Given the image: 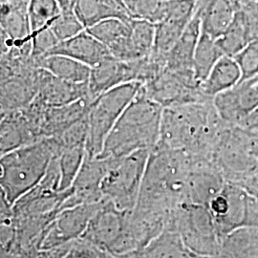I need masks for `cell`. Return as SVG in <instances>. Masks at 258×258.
<instances>
[{
  "instance_id": "cell-16",
  "label": "cell",
  "mask_w": 258,
  "mask_h": 258,
  "mask_svg": "<svg viewBox=\"0 0 258 258\" xmlns=\"http://www.w3.org/2000/svg\"><path fill=\"white\" fill-rule=\"evenodd\" d=\"M89 96L88 83H74L60 80L40 68L38 93L35 98L48 107L66 105Z\"/></svg>"
},
{
  "instance_id": "cell-32",
  "label": "cell",
  "mask_w": 258,
  "mask_h": 258,
  "mask_svg": "<svg viewBox=\"0 0 258 258\" xmlns=\"http://www.w3.org/2000/svg\"><path fill=\"white\" fill-rule=\"evenodd\" d=\"M169 0H131L128 8L134 19H145L154 24L162 21Z\"/></svg>"
},
{
  "instance_id": "cell-3",
  "label": "cell",
  "mask_w": 258,
  "mask_h": 258,
  "mask_svg": "<svg viewBox=\"0 0 258 258\" xmlns=\"http://www.w3.org/2000/svg\"><path fill=\"white\" fill-rule=\"evenodd\" d=\"M163 110L164 107L149 99L141 87L111 130L98 157L117 159L139 150L154 149L160 140Z\"/></svg>"
},
{
  "instance_id": "cell-21",
  "label": "cell",
  "mask_w": 258,
  "mask_h": 258,
  "mask_svg": "<svg viewBox=\"0 0 258 258\" xmlns=\"http://www.w3.org/2000/svg\"><path fill=\"white\" fill-rule=\"evenodd\" d=\"M201 34V19L195 12L183 35L165 56L166 68L174 71L194 70V54Z\"/></svg>"
},
{
  "instance_id": "cell-29",
  "label": "cell",
  "mask_w": 258,
  "mask_h": 258,
  "mask_svg": "<svg viewBox=\"0 0 258 258\" xmlns=\"http://www.w3.org/2000/svg\"><path fill=\"white\" fill-rule=\"evenodd\" d=\"M225 55L219 46L217 39L201 34L195 50L194 59V71L196 78L203 83L211 73L213 66Z\"/></svg>"
},
{
  "instance_id": "cell-15",
  "label": "cell",
  "mask_w": 258,
  "mask_h": 258,
  "mask_svg": "<svg viewBox=\"0 0 258 258\" xmlns=\"http://www.w3.org/2000/svg\"><path fill=\"white\" fill-rule=\"evenodd\" d=\"M24 108L1 114L0 151L1 155L17 148L41 141Z\"/></svg>"
},
{
  "instance_id": "cell-2",
  "label": "cell",
  "mask_w": 258,
  "mask_h": 258,
  "mask_svg": "<svg viewBox=\"0 0 258 258\" xmlns=\"http://www.w3.org/2000/svg\"><path fill=\"white\" fill-rule=\"evenodd\" d=\"M191 155L183 150L156 148L150 151L134 212L168 219L171 212L186 203V180Z\"/></svg>"
},
{
  "instance_id": "cell-8",
  "label": "cell",
  "mask_w": 258,
  "mask_h": 258,
  "mask_svg": "<svg viewBox=\"0 0 258 258\" xmlns=\"http://www.w3.org/2000/svg\"><path fill=\"white\" fill-rule=\"evenodd\" d=\"M142 83L120 85L98 97L88 114V135L86 155L98 157L102 152L105 141L130 102L137 96Z\"/></svg>"
},
{
  "instance_id": "cell-6",
  "label": "cell",
  "mask_w": 258,
  "mask_h": 258,
  "mask_svg": "<svg viewBox=\"0 0 258 258\" xmlns=\"http://www.w3.org/2000/svg\"><path fill=\"white\" fill-rule=\"evenodd\" d=\"M151 150H139L127 156L108 159L107 172L103 178V199L110 201L121 212L134 210Z\"/></svg>"
},
{
  "instance_id": "cell-19",
  "label": "cell",
  "mask_w": 258,
  "mask_h": 258,
  "mask_svg": "<svg viewBox=\"0 0 258 258\" xmlns=\"http://www.w3.org/2000/svg\"><path fill=\"white\" fill-rule=\"evenodd\" d=\"M93 102L87 97L66 105L46 107L42 124L44 139L56 137L76 122L87 118Z\"/></svg>"
},
{
  "instance_id": "cell-24",
  "label": "cell",
  "mask_w": 258,
  "mask_h": 258,
  "mask_svg": "<svg viewBox=\"0 0 258 258\" xmlns=\"http://www.w3.org/2000/svg\"><path fill=\"white\" fill-rule=\"evenodd\" d=\"M35 62L37 67L70 83H88L91 74L90 66L66 55H44Z\"/></svg>"
},
{
  "instance_id": "cell-27",
  "label": "cell",
  "mask_w": 258,
  "mask_h": 258,
  "mask_svg": "<svg viewBox=\"0 0 258 258\" xmlns=\"http://www.w3.org/2000/svg\"><path fill=\"white\" fill-rule=\"evenodd\" d=\"M130 27L126 61L150 56L154 50L155 24L145 19H133L130 22Z\"/></svg>"
},
{
  "instance_id": "cell-10",
  "label": "cell",
  "mask_w": 258,
  "mask_h": 258,
  "mask_svg": "<svg viewBox=\"0 0 258 258\" xmlns=\"http://www.w3.org/2000/svg\"><path fill=\"white\" fill-rule=\"evenodd\" d=\"M101 202L79 205L58 212L44 232L39 249H55L80 239Z\"/></svg>"
},
{
  "instance_id": "cell-9",
  "label": "cell",
  "mask_w": 258,
  "mask_h": 258,
  "mask_svg": "<svg viewBox=\"0 0 258 258\" xmlns=\"http://www.w3.org/2000/svg\"><path fill=\"white\" fill-rule=\"evenodd\" d=\"M202 84L194 70L174 71L165 68L155 78L144 83L142 89L149 99L166 108L212 101L204 93Z\"/></svg>"
},
{
  "instance_id": "cell-20",
  "label": "cell",
  "mask_w": 258,
  "mask_h": 258,
  "mask_svg": "<svg viewBox=\"0 0 258 258\" xmlns=\"http://www.w3.org/2000/svg\"><path fill=\"white\" fill-rule=\"evenodd\" d=\"M74 12L85 30L106 19H134L121 0H77Z\"/></svg>"
},
{
  "instance_id": "cell-18",
  "label": "cell",
  "mask_w": 258,
  "mask_h": 258,
  "mask_svg": "<svg viewBox=\"0 0 258 258\" xmlns=\"http://www.w3.org/2000/svg\"><path fill=\"white\" fill-rule=\"evenodd\" d=\"M48 55H66L92 68L111 54L102 42L84 30L75 37L58 42Z\"/></svg>"
},
{
  "instance_id": "cell-36",
  "label": "cell",
  "mask_w": 258,
  "mask_h": 258,
  "mask_svg": "<svg viewBox=\"0 0 258 258\" xmlns=\"http://www.w3.org/2000/svg\"><path fill=\"white\" fill-rule=\"evenodd\" d=\"M60 7L61 12H72L74 11L77 0H55Z\"/></svg>"
},
{
  "instance_id": "cell-22",
  "label": "cell",
  "mask_w": 258,
  "mask_h": 258,
  "mask_svg": "<svg viewBox=\"0 0 258 258\" xmlns=\"http://www.w3.org/2000/svg\"><path fill=\"white\" fill-rule=\"evenodd\" d=\"M131 20L106 19L89 29H86V31L102 42L108 49L112 56L121 60H126L131 32Z\"/></svg>"
},
{
  "instance_id": "cell-35",
  "label": "cell",
  "mask_w": 258,
  "mask_h": 258,
  "mask_svg": "<svg viewBox=\"0 0 258 258\" xmlns=\"http://www.w3.org/2000/svg\"><path fill=\"white\" fill-rule=\"evenodd\" d=\"M72 243L50 249H35L23 254H17L18 258H63Z\"/></svg>"
},
{
  "instance_id": "cell-12",
  "label": "cell",
  "mask_w": 258,
  "mask_h": 258,
  "mask_svg": "<svg viewBox=\"0 0 258 258\" xmlns=\"http://www.w3.org/2000/svg\"><path fill=\"white\" fill-rule=\"evenodd\" d=\"M222 120L229 125H243L258 109V75L241 80L230 90L213 98Z\"/></svg>"
},
{
  "instance_id": "cell-4",
  "label": "cell",
  "mask_w": 258,
  "mask_h": 258,
  "mask_svg": "<svg viewBox=\"0 0 258 258\" xmlns=\"http://www.w3.org/2000/svg\"><path fill=\"white\" fill-rule=\"evenodd\" d=\"M57 151L55 139L46 138L1 155V195L14 206L41 182Z\"/></svg>"
},
{
  "instance_id": "cell-7",
  "label": "cell",
  "mask_w": 258,
  "mask_h": 258,
  "mask_svg": "<svg viewBox=\"0 0 258 258\" xmlns=\"http://www.w3.org/2000/svg\"><path fill=\"white\" fill-rule=\"evenodd\" d=\"M166 230L176 231L191 252L200 256L218 253L221 237L208 207L184 203L171 212Z\"/></svg>"
},
{
  "instance_id": "cell-33",
  "label": "cell",
  "mask_w": 258,
  "mask_h": 258,
  "mask_svg": "<svg viewBox=\"0 0 258 258\" xmlns=\"http://www.w3.org/2000/svg\"><path fill=\"white\" fill-rule=\"evenodd\" d=\"M50 29L58 42L75 37L85 30L74 11L61 12L54 20Z\"/></svg>"
},
{
  "instance_id": "cell-14",
  "label": "cell",
  "mask_w": 258,
  "mask_h": 258,
  "mask_svg": "<svg viewBox=\"0 0 258 258\" xmlns=\"http://www.w3.org/2000/svg\"><path fill=\"white\" fill-rule=\"evenodd\" d=\"M128 213L121 212L110 201L102 199L81 238L108 251L123 233Z\"/></svg>"
},
{
  "instance_id": "cell-17",
  "label": "cell",
  "mask_w": 258,
  "mask_h": 258,
  "mask_svg": "<svg viewBox=\"0 0 258 258\" xmlns=\"http://www.w3.org/2000/svg\"><path fill=\"white\" fill-rule=\"evenodd\" d=\"M196 14L202 33L218 39L231 26L237 12L235 0H197Z\"/></svg>"
},
{
  "instance_id": "cell-1",
  "label": "cell",
  "mask_w": 258,
  "mask_h": 258,
  "mask_svg": "<svg viewBox=\"0 0 258 258\" xmlns=\"http://www.w3.org/2000/svg\"><path fill=\"white\" fill-rule=\"evenodd\" d=\"M228 126L212 101L169 106L163 110L157 147L183 150L191 156L212 161V153Z\"/></svg>"
},
{
  "instance_id": "cell-25",
  "label": "cell",
  "mask_w": 258,
  "mask_h": 258,
  "mask_svg": "<svg viewBox=\"0 0 258 258\" xmlns=\"http://www.w3.org/2000/svg\"><path fill=\"white\" fill-rule=\"evenodd\" d=\"M242 80L239 66L233 56L223 55L213 66L211 73L203 82L204 93L210 99L230 90Z\"/></svg>"
},
{
  "instance_id": "cell-37",
  "label": "cell",
  "mask_w": 258,
  "mask_h": 258,
  "mask_svg": "<svg viewBox=\"0 0 258 258\" xmlns=\"http://www.w3.org/2000/svg\"><path fill=\"white\" fill-rule=\"evenodd\" d=\"M242 126H247L249 128L257 129L258 130V109L254 111L249 118L246 120V122Z\"/></svg>"
},
{
  "instance_id": "cell-39",
  "label": "cell",
  "mask_w": 258,
  "mask_h": 258,
  "mask_svg": "<svg viewBox=\"0 0 258 258\" xmlns=\"http://www.w3.org/2000/svg\"><path fill=\"white\" fill-rule=\"evenodd\" d=\"M24 1H28L29 2V0H24Z\"/></svg>"
},
{
  "instance_id": "cell-30",
  "label": "cell",
  "mask_w": 258,
  "mask_h": 258,
  "mask_svg": "<svg viewBox=\"0 0 258 258\" xmlns=\"http://www.w3.org/2000/svg\"><path fill=\"white\" fill-rule=\"evenodd\" d=\"M55 157L60 174L59 190L66 191L72 187L83 166L86 157V148L75 147L60 148Z\"/></svg>"
},
{
  "instance_id": "cell-31",
  "label": "cell",
  "mask_w": 258,
  "mask_h": 258,
  "mask_svg": "<svg viewBox=\"0 0 258 258\" xmlns=\"http://www.w3.org/2000/svg\"><path fill=\"white\" fill-rule=\"evenodd\" d=\"M61 13L55 0H29L28 18L31 34L49 28Z\"/></svg>"
},
{
  "instance_id": "cell-13",
  "label": "cell",
  "mask_w": 258,
  "mask_h": 258,
  "mask_svg": "<svg viewBox=\"0 0 258 258\" xmlns=\"http://www.w3.org/2000/svg\"><path fill=\"white\" fill-rule=\"evenodd\" d=\"M226 179L211 160L191 156L186 180V203L208 207L221 192Z\"/></svg>"
},
{
  "instance_id": "cell-11",
  "label": "cell",
  "mask_w": 258,
  "mask_h": 258,
  "mask_svg": "<svg viewBox=\"0 0 258 258\" xmlns=\"http://www.w3.org/2000/svg\"><path fill=\"white\" fill-rule=\"evenodd\" d=\"M28 3L24 0H0L1 55L11 51H32Z\"/></svg>"
},
{
  "instance_id": "cell-5",
  "label": "cell",
  "mask_w": 258,
  "mask_h": 258,
  "mask_svg": "<svg viewBox=\"0 0 258 258\" xmlns=\"http://www.w3.org/2000/svg\"><path fill=\"white\" fill-rule=\"evenodd\" d=\"M212 162L227 182L240 184L257 175V129L229 125L212 153Z\"/></svg>"
},
{
  "instance_id": "cell-34",
  "label": "cell",
  "mask_w": 258,
  "mask_h": 258,
  "mask_svg": "<svg viewBox=\"0 0 258 258\" xmlns=\"http://www.w3.org/2000/svg\"><path fill=\"white\" fill-rule=\"evenodd\" d=\"M233 57L239 66L242 80L258 75V39L249 42Z\"/></svg>"
},
{
  "instance_id": "cell-38",
  "label": "cell",
  "mask_w": 258,
  "mask_h": 258,
  "mask_svg": "<svg viewBox=\"0 0 258 258\" xmlns=\"http://www.w3.org/2000/svg\"><path fill=\"white\" fill-rule=\"evenodd\" d=\"M121 1H122L126 6H128L129 3L131 2V0H121Z\"/></svg>"
},
{
  "instance_id": "cell-26",
  "label": "cell",
  "mask_w": 258,
  "mask_h": 258,
  "mask_svg": "<svg viewBox=\"0 0 258 258\" xmlns=\"http://www.w3.org/2000/svg\"><path fill=\"white\" fill-rule=\"evenodd\" d=\"M176 231L165 229L142 249L135 258H195Z\"/></svg>"
},
{
  "instance_id": "cell-28",
  "label": "cell",
  "mask_w": 258,
  "mask_h": 258,
  "mask_svg": "<svg viewBox=\"0 0 258 258\" xmlns=\"http://www.w3.org/2000/svg\"><path fill=\"white\" fill-rule=\"evenodd\" d=\"M253 40L255 39L249 22L238 9L231 26L217 39L224 54L231 56L239 53L244 47Z\"/></svg>"
},
{
  "instance_id": "cell-23",
  "label": "cell",
  "mask_w": 258,
  "mask_h": 258,
  "mask_svg": "<svg viewBox=\"0 0 258 258\" xmlns=\"http://www.w3.org/2000/svg\"><path fill=\"white\" fill-rule=\"evenodd\" d=\"M196 258H258V227H243L223 236L218 253Z\"/></svg>"
}]
</instances>
